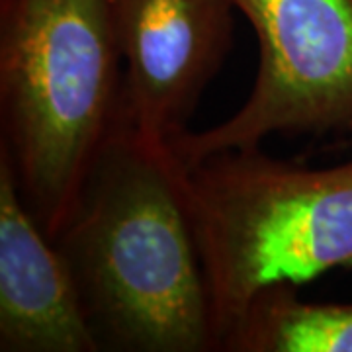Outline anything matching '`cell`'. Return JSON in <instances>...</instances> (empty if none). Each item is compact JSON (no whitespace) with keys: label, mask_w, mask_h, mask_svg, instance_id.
<instances>
[{"label":"cell","mask_w":352,"mask_h":352,"mask_svg":"<svg viewBox=\"0 0 352 352\" xmlns=\"http://www.w3.org/2000/svg\"><path fill=\"white\" fill-rule=\"evenodd\" d=\"M53 241L100 351H217L180 163L122 112Z\"/></svg>","instance_id":"6da1fadb"},{"label":"cell","mask_w":352,"mask_h":352,"mask_svg":"<svg viewBox=\"0 0 352 352\" xmlns=\"http://www.w3.org/2000/svg\"><path fill=\"white\" fill-rule=\"evenodd\" d=\"M258 39L249 98L226 122L170 145L192 163L272 133L352 131V0H233Z\"/></svg>","instance_id":"277c9868"},{"label":"cell","mask_w":352,"mask_h":352,"mask_svg":"<svg viewBox=\"0 0 352 352\" xmlns=\"http://www.w3.org/2000/svg\"><path fill=\"white\" fill-rule=\"evenodd\" d=\"M124 63L122 118L173 145L188 131L204 90L233 39V0H112Z\"/></svg>","instance_id":"5b68a950"},{"label":"cell","mask_w":352,"mask_h":352,"mask_svg":"<svg viewBox=\"0 0 352 352\" xmlns=\"http://www.w3.org/2000/svg\"><path fill=\"white\" fill-rule=\"evenodd\" d=\"M227 352H352V303H311L276 284L249 303L221 344Z\"/></svg>","instance_id":"52a82bcc"},{"label":"cell","mask_w":352,"mask_h":352,"mask_svg":"<svg viewBox=\"0 0 352 352\" xmlns=\"http://www.w3.org/2000/svg\"><path fill=\"white\" fill-rule=\"evenodd\" d=\"M122 85L112 0H0V151L51 239L120 120Z\"/></svg>","instance_id":"7a4b0ae2"},{"label":"cell","mask_w":352,"mask_h":352,"mask_svg":"<svg viewBox=\"0 0 352 352\" xmlns=\"http://www.w3.org/2000/svg\"><path fill=\"white\" fill-rule=\"evenodd\" d=\"M178 163L217 351L263 289L352 268V161L311 168L247 147Z\"/></svg>","instance_id":"3957f363"},{"label":"cell","mask_w":352,"mask_h":352,"mask_svg":"<svg viewBox=\"0 0 352 352\" xmlns=\"http://www.w3.org/2000/svg\"><path fill=\"white\" fill-rule=\"evenodd\" d=\"M0 351L98 352L73 272L0 151Z\"/></svg>","instance_id":"8992f818"}]
</instances>
